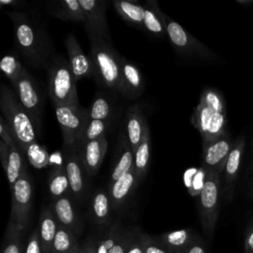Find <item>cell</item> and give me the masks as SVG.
<instances>
[{
	"mask_svg": "<svg viewBox=\"0 0 253 253\" xmlns=\"http://www.w3.org/2000/svg\"><path fill=\"white\" fill-rule=\"evenodd\" d=\"M6 14L13 23L17 54L34 68H46L54 53L45 25L28 13L10 11Z\"/></svg>",
	"mask_w": 253,
	"mask_h": 253,
	"instance_id": "obj_1",
	"label": "cell"
},
{
	"mask_svg": "<svg viewBox=\"0 0 253 253\" xmlns=\"http://www.w3.org/2000/svg\"><path fill=\"white\" fill-rule=\"evenodd\" d=\"M202 142L213 140L226 132V109L223 96L213 88H205L191 117Z\"/></svg>",
	"mask_w": 253,
	"mask_h": 253,
	"instance_id": "obj_2",
	"label": "cell"
},
{
	"mask_svg": "<svg viewBox=\"0 0 253 253\" xmlns=\"http://www.w3.org/2000/svg\"><path fill=\"white\" fill-rule=\"evenodd\" d=\"M87 37L90 42L89 56L93 61L98 83L103 88L124 96L120 54L113 47L111 41L92 34Z\"/></svg>",
	"mask_w": 253,
	"mask_h": 253,
	"instance_id": "obj_3",
	"label": "cell"
},
{
	"mask_svg": "<svg viewBox=\"0 0 253 253\" xmlns=\"http://www.w3.org/2000/svg\"><path fill=\"white\" fill-rule=\"evenodd\" d=\"M0 110L2 117L13 132L19 149L26 155L28 148L37 143L38 132L15 92L5 84L0 87Z\"/></svg>",
	"mask_w": 253,
	"mask_h": 253,
	"instance_id": "obj_4",
	"label": "cell"
},
{
	"mask_svg": "<svg viewBox=\"0 0 253 253\" xmlns=\"http://www.w3.org/2000/svg\"><path fill=\"white\" fill-rule=\"evenodd\" d=\"M46 70L48 93L53 107L78 106L77 82L69 66L68 59L59 53H54L46 66Z\"/></svg>",
	"mask_w": 253,
	"mask_h": 253,
	"instance_id": "obj_5",
	"label": "cell"
},
{
	"mask_svg": "<svg viewBox=\"0 0 253 253\" xmlns=\"http://www.w3.org/2000/svg\"><path fill=\"white\" fill-rule=\"evenodd\" d=\"M203 170L205 173L204 183L202 190L198 196L199 215L204 233L209 238H211L213 235L219 211L221 174L210 169Z\"/></svg>",
	"mask_w": 253,
	"mask_h": 253,
	"instance_id": "obj_6",
	"label": "cell"
},
{
	"mask_svg": "<svg viewBox=\"0 0 253 253\" xmlns=\"http://www.w3.org/2000/svg\"><path fill=\"white\" fill-rule=\"evenodd\" d=\"M166 36L173 49L183 58L195 61H209L215 54L198 39L187 32L179 23L163 13Z\"/></svg>",
	"mask_w": 253,
	"mask_h": 253,
	"instance_id": "obj_7",
	"label": "cell"
},
{
	"mask_svg": "<svg viewBox=\"0 0 253 253\" xmlns=\"http://www.w3.org/2000/svg\"><path fill=\"white\" fill-rule=\"evenodd\" d=\"M54 113L62 132L64 147L79 149L89 122V110L80 105L60 106L54 107Z\"/></svg>",
	"mask_w": 253,
	"mask_h": 253,
	"instance_id": "obj_8",
	"label": "cell"
},
{
	"mask_svg": "<svg viewBox=\"0 0 253 253\" xmlns=\"http://www.w3.org/2000/svg\"><path fill=\"white\" fill-rule=\"evenodd\" d=\"M15 94L30 116L37 132H41L42 99L40 87L34 76L25 68L20 79L13 85Z\"/></svg>",
	"mask_w": 253,
	"mask_h": 253,
	"instance_id": "obj_9",
	"label": "cell"
},
{
	"mask_svg": "<svg viewBox=\"0 0 253 253\" xmlns=\"http://www.w3.org/2000/svg\"><path fill=\"white\" fill-rule=\"evenodd\" d=\"M10 189L12 196L10 219L25 229L29 225L33 207V184L27 170Z\"/></svg>",
	"mask_w": 253,
	"mask_h": 253,
	"instance_id": "obj_10",
	"label": "cell"
},
{
	"mask_svg": "<svg viewBox=\"0 0 253 253\" xmlns=\"http://www.w3.org/2000/svg\"><path fill=\"white\" fill-rule=\"evenodd\" d=\"M63 165L68 177L70 194L76 203H82L87 192V172L79 149L64 147Z\"/></svg>",
	"mask_w": 253,
	"mask_h": 253,
	"instance_id": "obj_11",
	"label": "cell"
},
{
	"mask_svg": "<svg viewBox=\"0 0 253 253\" xmlns=\"http://www.w3.org/2000/svg\"><path fill=\"white\" fill-rule=\"evenodd\" d=\"M233 142L228 133L213 140L202 142V168L222 174Z\"/></svg>",
	"mask_w": 253,
	"mask_h": 253,
	"instance_id": "obj_12",
	"label": "cell"
},
{
	"mask_svg": "<svg viewBox=\"0 0 253 253\" xmlns=\"http://www.w3.org/2000/svg\"><path fill=\"white\" fill-rule=\"evenodd\" d=\"M84 11V29L86 35L92 34L111 41V35L106 19L107 4L100 0H79Z\"/></svg>",
	"mask_w": 253,
	"mask_h": 253,
	"instance_id": "obj_13",
	"label": "cell"
},
{
	"mask_svg": "<svg viewBox=\"0 0 253 253\" xmlns=\"http://www.w3.org/2000/svg\"><path fill=\"white\" fill-rule=\"evenodd\" d=\"M64 44L67 51L69 66L72 70L76 82L84 77H95V67L89 55H86L77 39L72 34L64 38Z\"/></svg>",
	"mask_w": 253,
	"mask_h": 253,
	"instance_id": "obj_14",
	"label": "cell"
},
{
	"mask_svg": "<svg viewBox=\"0 0 253 253\" xmlns=\"http://www.w3.org/2000/svg\"><path fill=\"white\" fill-rule=\"evenodd\" d=\"M75 201L71 194L52 201L49 208L51 209L57 222L75 234H79L82 230V220L75 205Z\"/></svg>",
	"mask_w": 253,
	"mask_h": 253,
	"instance_id": "obj_15",
	"label": "cell"
},
{
	"mask_svg": "<svg viewBox=\"0 0 253 253\" xmlns=\"http://www.w3.org/2000/svg\"><path fill=\"white\" fill-rule=\"evenodd\" d=\"M120 66L124 97L131 100L140 97L144 91V81L140 70L133 62L122 55H120Z\"/></svg>",
	"mask_w": 253,
	"mask_h": 253,
	"instance_id": "obj_16",
	"label": "cell"
},
{
	"mask_svg": "<svg viewBox=\"0 0 253 253\" xmlns=\"http://www.w3.org/2000/svg\"><path fill=\"white\" fill-rule=\"evenodd\" d=\"M108 148V141L106 136L88 141L80 148V156L82 163L89 176H94L98 173Z\"/></svg>",
	"mask_w": 253,
	"mask_h": 253,
	"instance_id": "obj_17",
	"label": "cell"
},
{
	"mask_svg": "<svg viewBox=\"0 0 253 253\" xmlns=\"http://www.w3.org/2000/svg\"><path fill=\"white\" fill-rule=\"evenodd\" d=\"M245 148V139L243 135L238 136L231 148V151L226 160L224 170H223V179H224V194L226 198L231 199L233 193V187L238 175V171L240 168V163L242 161V156Z\"/></svg>",
	"mask_w": 253,
	"mask_h": 253,
	"instance_id": "obj_18",
	"label": "cell"
},
{
	"mask_svg": "<svg viewBox=\"0 0 253 253\" xmlns=\"http://www.w3.org/2000/svg\"><path fill=\"white\" fill-rule=\"evenodd\" d=\"M137 183H139V181L133 167L119 180L109 183L108 193L111 200L112 209L114 211H118L122 209Z\"/></svg>",
	"mask_w": 253,
	"mask_h": 253,
	"instance_id": "obj_19",
	"label": "cell"
},
{
	"mask_svg": "<svg viewBox=\"0 0 253 253\" xmlns=\"http://www.w3.org/2000/svg\"><path fill=\"white\" fill-rule=\"evenodd\" d=\"M146 126L145 117L139 107L137 105L130 106L126 116V134L133 152L141 142Z\"/></svg>",
	"mask_w": 253,
	"mask_h": 253,
	"instance_id": "obj_20",
	"label": "cell"
},
{
	"mask_svg": "<svg viewBox=\"0 0 253 253\" xmlns=\"http://www.w3.org/2000/svg\"><path fill=\"white\" fill-rule=\"evenodd\" d=\"M112 210L108 191L103 188L95 190L90 199V215L93 222L98 225L108 224Z\"/></svg>",
	"mask_w": 253,
	"mask_h": 253,
	"instance_id": "obj_21",
	"label": "cell"
},
{
	"mask_svg": "<svg viewBox=\"0 0 253 253\" xmlns=\"http://www.w3.org/2000/svg\"><path fill=\"white\" fill-rule=\"evenodd\" d=\"M58 226L59 224L51 209L49 207H43L40 215L38 226L42 253H50Z\"/></svg>",
	"mask_w": 253,
	"mask_h": 253,
	"instance_id": "obj_22",
	"label": "cell"
},
{
	"mask_svg": "<svg viewBox=\"0 0 253 253\" xmlns=\"http://www.w3.org/2000/svg\"><path fill=\"white\" fill-rule=\"evenodd\" d=\"M145 17L143 30L157 39H163L166 35V29L163 21V12L158 3L154 0H148L144 4Z\"/></svg>",
	"mask_w": 253,
	"mask_h": 253,
	"instance_id": "obj_23",
	"label": "cell"
},
{
	"mask_svg": "<svg viewBox=\"0 0 253 253\" xmlns=\"http://www.w3.org/2000/svg\"><path fill=\"white\" fill-rule=\"evenodd\" d=\"M113 5L123 20L139 30H143V22L145 17L144 5H140L134 1L121 0L114 1Z\"/></svg>",
	"mask_w": 253,
	"mask_h": 253,
	"instance_id": "obj_24",
	"label": "cell"
},
{
	"mask_svg": "<svg viewBox=\"0 0 253 253\" xmlns=\"http://www.w3.org/2000/svg\"><path fill=\"white\" fill-rule=\"evenodd\" d=\"M196 235L197 233L193 229L183 228L165 232L157 238L172 253H183Z\"/></svg>",
	"mask_w": 253,
	"mask_h": 253,
	"instance_id": "obj_25",
	"label": "cell"
},
{
	"mask_svg": "<svg viewBox=\"0 0 253 253\" xmlns=\"http://www.w3.org/2000/svg\"><path fill=\"white\" fill-rule=\"evenodd\" d=\"M50 14L63 21L84 23V11L79 3V0H63L55 1L50 8Z\"/></svg>",
	"mask_w": 253,
	"mask_h": 253,
	"instance_id": "obj_26",
	"label": "cell"
},
{
	"mask_svg": "<svg viewBox=\"0 0 253 253\" xmlns=\"http://www.w3.org/2000/svg\"><path fill=\"white\" fill-rule=\"evenodd\" d=\"M47 191L52 201L70 194L68 177L63 164L51 169L47 179Z\"/></svg>",
	"mask_w": 253,
	"mask_h": 253,
	"instance_id": "obj_27",
	"label": "cell"
},
{
	"mask_svg": "<svg viewBox=\"0 0 253 253\" xmlns=\"http://www.w3.org/2000/svg\"><path fill=\"white\" fill-rule=\"evenodd\" d=\"M150 149H151V142H150V129L147 126L144 131L143 138L139 143L134 153L133 158V168L135 174L137 176L138 181L140 182L145 175L147 174L149 161H150Z\"/></svg>",
	"mask_w": 253,
	"mask_h": 253,
	"instance_id": "obj_28",
	"label": "cell"
},
{
	"mask_svg": "<svg viewBox=\"0 0 253 253\" xmlns=\"http://www.w3.org/2000/svg\"><path fill=\"white\" fill-rule=\"evenodd\" d=\"M133 158L134 153L127 139H123L121 141V147L118 153L117 160L110 174V183L119 180L133 167Z\"/></svg>",
	"mask_w": 253,
	"mask_h": 253,
	"instance_id": "obj_29",
	"label": "cell"
},
{
	"mask_svg": "<svg viewBox=\"0 0 253 253\" xmlns=\"http://www.w3.org/2000/svg\"><path fill=\"white\" fill-rule=\"evenodd\" d=\"M25 156L26 155L19 149V147L10 148L9 150V155L4 170L10 188L27 170L25 164Z\"/></svg>",
	"mask_w": 253,
	"mask_h": 253,
	"instance_id": "obj_30",
	"label": "cell"
},
{
	"mask_svg": "<svg viewBox=\"0 0 253 253\" xmlns=\"http://www.w3.org/2000/svg\"><path fill=\"white\" fill-rule=\"evenodd\" d=\"M124 228L119 220H114L111 225L95 239V252L96 253H110L112 248L119 240Z\"/></svg>",
	"mask_w": 253,
	"mask_h": 253,
	"instance_id": "obj_31",
	"label": "cell"
},
{
	"mask_svg": "<svg viewBox=\"0 0 253 253\" xmlns=\"http://www.w3.org/2000/svg\"><path fill=\"white\" fill-rule=\"evenodd\" d=\"M89 120H113V106L107 95L98 93L89 110Z\"/></svg>",
	"mask_w": 253,
	"mask_h": 253,
	"instance_id": "obj_32",
	"label": "cell"
},
{
	"mask_svg": "<svg viewBox=\"0 0 253 253\" xmlns=\"http://www.w3.org/2000/svg\"><path fill=\"white\" fill-rule=\"evenodd\" d=\"M24 228L9 219L5 232V246L3 253H23L22 234Z\"/></svg>",
	"mask_w": 253,
	"mask_h": 253,
	"instance_id": "obj_33",
	"label": "cell"
},
{
	"mask_svg": "<svg viewBox=\"0 0 253 253\" xmlns=\"http://www.w3.org/2000/svg\"><path fill=\"white\" fill-rule=\"evenodd\" d=\"M78 243L76 234L70 229L59 225L52 243L50 253H68Z\"/></svg>",
	"mask_w": 253,
	"mask_h": 253,
	"instance_id": "obj_34",
	"label": "cell"
},
{
	"mask_svg": "<svg viewBox=\"0 0 253 253\" xmlns=\"http://www.w3.org/2000/svg\"><path fill=\"white\" fill-rule=\"evenodd\" d=\"M0 68L13 86L20 79L26 67L20 61L18 54L8 53L2 57Z\"/></svg>",
	"mask_w": 253,
	"mask_h": 253,
	"instance_id": "obj_35",
	"label": "cell"
},
{
	"mask_svg": "<svg viewBox=\"0 0 253 253\" xmlns=\"http://www.w3.org/2000/svg\"><path fill=\"white\" fill-rule=\"evenodd\" d=\"M111 125H112V121L89 120L88 125L85 129V132L83 134L81 146L88 141L106 136V133H107L108 129L111 127Z\"/></svg>",
	"mask_w": 253,
	"mask_h": 253,
	"instance_id": "obj_36",
	"label": "cell"
},
{
	"mask_svg": "<svg viewBox=\"0 0 253 253\" xmlns=\"http://www.w3.org/2000/svg\"><path fill=\"white\" fill-rule=\"evenodd\" d=\"M26 155L29 157L30 162L38 168L43 167L47 161H48V155L43 147H42L38 142L35 144H32L26 153Z\"/></svg>",
	"mask_w": 253,
	"mask_h": 253,
	"instance_id": "obj_37",
	"label": "cell"
},
{
	"mask_svg": "<svg viewBox=\"0 0 253 253\" xmlns=\"http://www.w3.org/2000/svg\"><path fill=\"white\" fill-rule=\"evenodd\" d=\"M142 242L144 253H172L158 240L157 236H150L144 231L142 232Z\"/></svg>",
	"mask_w": 253,
	"mask_h": 253,
	"instance_id": "obj_38",
	"label": "cell"
},
{
	"mask_svg": "<svg viewBox=\"0 0 253 253\" xmlns=\"http://www.w3.org/2000/svg\"><path fill=\"white\" fill-rule=\"evenodd\" d=\"M133 230H134V227L124 229L119 240L117 241L115 246L112 248L110 253H126L133 235Z\"/></svg>",
	"mask_w": 253,
	"mask_h": 253,
	"instance_id": "obj_39",
	"label": "cell"
},
{
	"mask_svg": "<svg viewBox=\"0 0 253 253\" xmlns=\"http://www.w3.org/2000/svg\"><path fill=\"white\" fill-rule=\"evenodd\" d=\"M0 137H1V140L4 141L9 146V148L18 147L16 140L14 138L13 132L11 131L10 127L8 126L7 123L5 122L2 116L0 117Z\"/></svg>",
	"mask_w": 253,
	"mask_h": 253,
	"instance_id": "obj_40",
	"label": "cell"
},
{
	"mask_svg": "<svg viewBox=\"0 0 253 253\" xmlns=\"http://www.w3.org/2000/svg\"><path fill=\"white\" fill-rule=\"evenodd\" d=\"M142 230L138 227H134L133 235L126 253H144L142 242Z\"/></svg>",
	"mask_w": 253,
	"mask_h": 253,
	"instance_id": "obj_41",
	"label": "cell"
},
{
	"mask_svg": "<svg viewBox=\"0 0 253 253\" xmlns=\"http://www.w3.org/2000/svg\"><path fill=\"white\" fill-rule=\"evenodd\" d=\"M25 253H42V248L40 240L38 227L35 228L31 233L26 245Z\"/></svg>",
	"mask_w": 253,
	"mask_h": 253,
	"instance_id": "obj_42",
	"label": "cell"
},
{
	"mask_svg": "<svg viewBox=\"0 0 253 253\" xmlns=\"http://www.w3.org/2000/svg\"><path fill=\"white\" fill-rule=\"evenodd\" d=\"M183 253H207L206 246L201 237L197 234Z\"/></svg>",
	"mask_w": 253,
	"mask_h": 253,
	"instance_id": "obj_43",
	"label": "cell"
},
{
	"mask_svg": "<svg viewBox=\"0 0 253 253\" xmlns=\"http://www.w3.org/2000/svg\"><path fill=\"white\" fill-rule=\"evenodd\" d=\"M244 253H253V220L244 240Z\"/></svg>",
	"mask_w": 253,
	"mask_h": 253,
	"instance_id": "obj_44",
	"label": "cell"
},
{
	"mask_svg": "<svg viewBox=\"0 0 253 253\" xmlns=\"http://www.w3.org/2000/svg\"><path fill=\"white\" fill-rule=\"evenodd\" d=\"M79 253H96L95 252V240L93 238H88L81 244Z\"/></svg>",
	"mask_w": 253,
	"mask_h": 253,
	"instance_id": "obj_45",
	"label": "cell"
},
{
	"mask_svg": "<svg viewBox=\"0 0 253 253\" xmlns=\"http://www.w3.org/2000/svg\"><path fill=\"white\" fill-rule=\"evenodd\" d=\"M236 2L240 5H243V6L253 5V0H236Z\"/></svg>",
	"mask_w": 253,
	"mask_h": 253,
	"instance_id": "obj_46",
	"label": "cell"
},
{
	"mask_svg": "<svg viewBox=\"0 0 253 253\" xmlns=\"http://www.w3.org/2000/svg\"><path fill=\"white\" fill-rule=\"evenodd\" d=\"M80 247H81V244L78 242L75 246H74V248L70 251V252H68V253H79V250H80Z\"/></svg>",
	"mask_w": 253,
	"mask_h": 253,
	"instance_id": "obj_47",
	"label": "cell"
},
{
	"mask_svg": "<svg viewBox=\"0 0 253 253\" xmlns=\"http://www.w3.org/2000/svg\"><path fill=\"white\" fill-rule=\"evenodd\" d=\"M251 171L253 172V159H252V164H251Z\"/></svg>",
	"mask_w": 253,
	"mask_h": 253,
	"instance_id": "obj_48",
	"label": "cell"
},
{
	"mask_svg": "<svg viewBox=\"0 0 253 253\" xmlns=\"http://www.w3.org/2000/svg\"><path fill=\"white\" fill-rule=\"evenodd\" d=\"M251 198L253 199V188H252V191H251Z\"/></svg>",
	"mask_w": 253,
	"mask_h": 253,
	"instance_id": "obj_49",
	"label": "cell"
}]
</instances>
